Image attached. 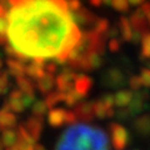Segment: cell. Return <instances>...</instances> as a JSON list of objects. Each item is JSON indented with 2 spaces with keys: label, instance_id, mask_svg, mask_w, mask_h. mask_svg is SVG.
<instances>
[{
  "label": "cell",
  "instance_id": "obj_24",
  "mask_svg": "<svg viewBox=\"0 0 150 150\" xmlns=\"http://www.w3.org/2000/svg\"><path fill=\"white\" fill-rule=\"evenodd\" d=\"M56 71V63H50L48 65H45V73L53 75Z\"/></svg>",
  "mask_w": 150,
  "mask_h": 150
},
{
  "label": "cell",
  "instance_id": "obj_2",
  "mask_svg": "<svg viewBox=\"0 0 150 150\" xmlns=\"http://www.w3.org/2000/svg\"><path fill=\"white\" fill-rule=\"evenodd\" d=\"M112 139L99 126L74 123L65 129L55 145V150H111Z\"/></svg>",
  "mask_w": 150,
  "mask_h": 150
},
{
  "label": "cell",
  "instance_id": "obj_20",
  "mask_svg": "<svg viewBox=\"0 0 150 150\" xmlns=\"http://www.w3.org/2000/svg\"><path fill=\"white\" fill-rule=\"evenodd\" d=\"M8 19L6 18H0V35L4 36V34H6L8 31Z\"/></svg>",
  "mask_w": 150,
  "mask_h": 150
},
{
  "label": "cell",
  "instance_id": "obj_10",
  "mask_svg": "<svg viewBox=\"0 0 150 150\" xmlns=\"http://www.w3.org/2000/svg\"><path fill=\"white\" fill-rule=\"evenodd\" d=\"M16 83L19 88H20V91L24 94H34V84H33L31 79L29 80L25 75L24 76H19L16 78Z\"/></svg>",
  "mask_w": 150,
  "mask_h": 150
},
{
  "label": "cell",
  "instance_id": "obj_6",
  "mask_svg": "<svg viewBox=\"0 0 150 150\" xmlns=\"http://www.w3.org/2000/svg\"><path fill=\"white\" fill-rule=\"evenodd\" d=\"M71 16L75 24L76 23H79V24H90V23H94V19H95V15L86 9H80L78 11L71 13Z\"/></svg>",
  "mask_w": 150,
  "mask_h": 150
},
{
  "label": "cell",
  "instance_id": "obj_14",
  "mask_svg": "<svg viewBox=\"0 0 150 150\" xmlns=\"http://www.w3.org/2000/svg\"><path fill=\"white\" fill-rule=\"evenodd\" d=\"M108 30H109V23H108L106 19H99V20H96L94 31L98 33L99 35H104Z\"/></svg>",
  "mask_w": 150,
  "mask_h": 150
},
{
  "label": "cell",
  "instance_id": "obj_11",
  "mask_svg": "<svg viewBox=\"0 0 150 150\" xmlns=\"http://www.w3.org/2000/svg\"><path fill=\"white\" fill-rule=\"evenodd\" d=\"M130 100H131V93L126 90H121L114 96V103L119 106H124L126 104H129Z\"/></svg>",
  "mask_w": 150,
  "mask_h": 150
},
{
  "label": "cell",
  "instance_id": "obj_31",
  "mask_svg": "<svg viewBox=\"0 0 150 150\" xmlns=\"http://www.w3.org/2000/svg\"><path fill=\"white\" fill-rule=\"evenodd\" d=\"M148 18H149V21H150V14H149V15H148Z\"/></svg>",
  "mask_w": 150,
  "mask_h": 150
},
{
  "label": "cell",
  "instance_id": "obj_25",
  "mask_svg": "<svg viewBox=\"0 0 150 150\" xmlns=\"http://www.w3.org/2000/svg\"><path fill=\"white\" fill-rule=\"evenodd\" d=\"M9 4L14 8V6H18V5H20V4H23L24 1H26V0H8Z\"/></svg>",
  "mask_w": 150,
  "mask_h": 150
},
{
  "label": "cell",
  "instance_id": "obj_5",
  "mask_svg": "<svg viewBox=\"0 0 150 150\" xmlns=\"http://www.w3.org/2000/svg\"><path fill=\"white\" fill-rule=\"evenodd\" d=\"M91 84H93L91 79L88 78L86 75H78L76 79H75V83H74V90L80 94L81 96H84L90 90Z\"/></svg>",
  "mask_w": 150,
  "mask_h": 150
},
{
  "label": "cell",
  "instance_id": "obj_13",
  "mask_svg": "<svg viewBox=\"0 0 150 150\" xmlns=\"http://www.w3.org/2000/svg\"><path fill=\"white\" fill-rule=\"evenodd\" d=\"M15 123V118L9 111H0V125L1 126H11Z\"/></svg>",
  "mask_w": 150,
  "mask_h": 150
},
{
  "label": "cell",
  "instance_id": "obj_29",
  "mask_svg": "<svg viewBox=\"0 0 150 150\" xmlns=\"http://www.w3.org/2000/svg\"><path fill=\"white\" fill-rule=\"evenodd\" d=\"M3 43H4V36L0 35V44H3Z\"/></svg>",
  "mask_w": 150,
  "mask_h": 150
},
{
  "label": "cell",
  "instance_id": "obj_19",
  "mask_svg": "<svg viewBox=\"0 0 150 150\" xmlns=\"http://www.w3.org/2000/svg\"><path fill=\"white\" fill-rule=\"evenodd\" d=\"M8 86V75L5 73H0V93H4Z\"/></svg>",
  "mask_w": 150,
  "mask_h": 150
},
{
  "label": "cell",
  "instance_id": "obj_27",
  "mask_svg": "<svg viewBox=\"0 0 150 150\" xmlns=\"http://www.w3.org/2000/svg\"><path fill=\"white\" fill-rule=\"evenodd\" d=\"M90 3L94 6H100L101 4H104V0H90Z\"/></svg>",
  "mask_w": 150,
  "mask_h": 150
},
{
  "label": "cell",
  "instance_id": "obj_21",
  "mask_svg": "<svg viewBox=\"0 0 150 150\" xmlns=\"http://www.w3.org/2000/svg\"><path fill=\"white\" fill-rule=\"evenodd\" d=\"M45 103L43 101H36V104L34 105V112H36V114H43V112L45 111Z\"/></svg>",
  "mask_w": 150,
  "mask_h": 150
},
{
  "label": "cell",
  "instance_id": "obj_17",
  "mask_svg": "<svg viewBox=\"0 0 150 150\" xmlns=\"http://www.w3.org/2000/svg\"><path fill=\"white\" fill-rule=\"evenodd\" d=\"M68 3V9L70 13H74V11H78L81 9V3L80 0H67Z\"/></svg>",
  "mask_w": 150,
  "mask_h": 150
},
{
  "label": "cell",
  "instance_id": "obj_15",
  "mask_svg": "<svg viewBox=\"0 0 150 150\" xmlns=\"http://www.w3.org/2000/svg\"><path fill=\"white\" fill-rule=\"evenodd\" d=\"M111 5L118 11H126L129 9V0H111Z\"/></svg>",
  "mask_w": 150,
  "mask_h": 150
},
{
  "label": "cell",
  "instance_id": "obj_1",
  "mask_svg": "<svg viewBox=\"0 0 150 150\" xmlns=\"http://www.w3.org/2000/svg\"><path fill=\"white\" fill-rule=\"evenodd\" d=\"M6 19L10 46L24 59L65 63L83 35L67 0H26L11 8Z\"/></svg>",
  "mask_w": 150,
  "mask_h": 150
},
{
  "label": "cell",
  "instance_id": "obj_9",
  "mask_svg": "<svg viewBox=\"0 0 150 150\" xmlns=\"http://www.w3.org/2000/svg\"><path fill=\"white\" fill-rule=\"evenodd\" d=\"M104 80L108 85L110 86H116L121 84V80H123V75L119 70L116 69H112V70H109L105 75H104Z\"/></svg>",
  "mask_w": 150,
  "mask_h": 150
},
{
  "label": "cell",
  "instance_id": "obj_7",
  "mask_svg": "<svg viewBox=\"0 0 150 150\" xmlns=\"http://www.w3.org/2000/svg\"><path fill=\"white\" fill-rule=\"evenodd\" d=\"M8 68H9V73H10L11 75H14L15 78L24 76V75H25L26 67L23 64L21 60L9 59L8 60Z\"/></svg>",
  "mask_w": 150,
  "mask_h": 150
},
{
  "label": "cell",
  "instance_id": "obj_12",
  "mask_svg": "<svg viewBox=\"0 0 150 150\" xmlns=\"http://www.w3.org/2000/svg\"><path fill=\"white\" fill-rule=\"evenodd\" d=\"M120 30H121V35L125 40H130L131 36H133V33H131V24L128 19L121 18L120 19Z\"/></svg>",
  "mask_w": 150,
  "mask_h": 150
},
{
  "label": "cell",
  "instance_id": "obj_30",
  "mask_svg": "<svg viewBox=\"0 0 150 150\" xmlns=\"http://www.w3.org/2000/svg\"><path fill=\"white\" fill-rule=\"evenodd\" d=\"M1 64H3V63H1V60H0V68H1Z\"/></svg>",
  "mask_w": 150,
  "mask_h": 150
},
{
  "label": "cell",
  "instance_id": "obj_26",
  "mask_svg": "<svg viewBox=\"0 0 150 150\" xmlns=\"http://www.w3.org/2000/svg\"><path fill=\"white\" fill-rule=\"evenodd\" d=\"M5 15H8V13L5 10V8H4V5L0 3V18H5Z\"/></svg>",
  "mask_w": 150,
  "mask_h": 150
},
{
  "label": "cell",
  "instance_id": "obj_28",
  "mask_svg": "<svg viewBox=\"0 0 150 150\" xmlns=\"http://www.w3.org/2000/svg\"><path fill=\"white\" fill-rule=\"evenodd\" d=\"M130 4H133V5H138V4L143 3V0H129Z\"/></svg>",
  "mask_w": 150,
  "mask_h": 150
},
{
  "label": "cell",
  "instance_id": "obj_22",
  "mask_svg": "<svg viewBox=\"0 0 150 150\" xmlns=\"http://www.w3.org/2000/svg\"><path fill=\"white\" fill-rule=\"evenodd\" d=\"M142 85V80H140V76H133L130 80V86L133 89H139Z\"/></svg>",
  "mask_w": 150,
  "mask_h": 150
},
{
  "label": "cell",
  "instance_id": "obj_4",
  "mask_svg": "<svg viewBox=\"0 0 150 150\" xmlns=\"http://www.w3.org/2000/svg\"><path fill=\"white\" fill-rule=\"evenodd\" d=\"M25 74L28 76H30V79L34 80H40L41 78L46 74L45 73V67H44V62H39V60H33V62L26 67Z\"/></svg>",
  "mask_w": 150,
  "mask_h": 150
},
{
  "label": "cell",
  "instance_id": "obj_18",
  "mask_svg": "<svg viewBox=\"0 0 150 150\" xmlns=\"http://www.w3.org/2000/svg\"><path fill=\"white\" fill-rule=\"evenodd\" d=\"M140 80L142 84L145 86H150V70L149 69H144L140 73Z\"/></svg>",
  "mask_w": 150,
  "mask_h": 150
},
{
  "label": "cell",
  "instance_id": "obj_16",
  "mask_svg": "<svg viewBox=\"0 0 150 150\" xmlns=\"http://www.w3.org/2000/svg\"><path fill=\"white\" fill-rule=\"evenodd\" d=\"M142 54H143V56H145V58H150V34H146L143 38Z\"/></svg>",
  "mask_w": 150,
  "mask_h": 150
},
{
  "label": "cell",
  "instance_id": "obj_3",
  "mask_svg": "<svg viewBox=\"0 0 150 150\" xmlns=\"http://www.w3.org/2000/svg\"><path fill=\"white\" fill-rule=\"evenodd\" d=\"M78 75L74 71H70V70H65L62 74L56 78V86H58V90L62 93H68L71 90V88L75 83V79H76Z\"/></svg>",
  "mask_w": 150,
  "mask_h": 150
},
{
  "label": "cell",
  "instance_id": "obj_8",
  "mask_svg": "<svg viewBox=\"0 0 150 150\" xmlns=\"http://www.w3.org/2000/svg\"><path fill=\"white\" fill-rule=\"evenodd\" d=\"M54 85H56V79L50 74H45L40 80H38V88L43 93H51Z\"/></svg>",
  "mask_w": 150,
  "mask_h": 150
},
{
  "label": "cell",
  "instance_id": "obj_23",
  "mask_svg": "<svg viewBox=\"0 0 150 150\" xmlns=\"http://www.w3.org/2000/svg\"><path fill=\"white\" fill-rule=\"evenodd\" d=\"M109 49L111 51H118L120 49V43H119V40H116V39H111L109 41Z\"/></svg>",
  "mask_w": 150,
  "mask_h": 150
}]
</instances>
